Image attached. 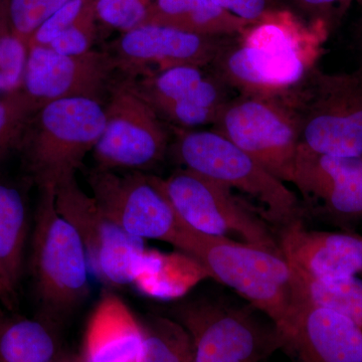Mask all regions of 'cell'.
I'll return each mask as SVG.
<instances>
[{"mask_svg": "<svg viewBox=\"0 0 362 362\" xmlns=\"http://www.w3.org/2000/svg\"><path fill=\"white\" fill-rule=\"evenodd\" d=\"M69 0H9L11 33L28 45L33 33Z\"/></svg>", "mask_w": 362, "mask_h": 362, "instance_id": "484cf974", "label": "cell"}, {"mask_svg": "<svg viewBox=\"0 0 362 362\" xmlns=\"http://www.w3.org/2000/svg\"><path fill=\"white\" fill-rule=\"evenodd\" d=\"M104 126V105L99 102L76 98L42 105L25 142L28 170L40 188L56 189L76 177Z\"/></svg>", "mask_w": 362, "mask_h": 362, "instance_id": "8992f818", "label": "cell"}, {"mask_svg": "<svg viewBox=\"0 0 362 362\" xmlns=\"http://www.w3.org/2000/svg\"><path fill=\"white\" fill-rule=\"evenodd\" d=\"M103 133L93 150L98 169L144 171L160 163L169 149L165 123L124 81L112 88Z\"/></svg>", "mask_w": 362, "mask_h": 362, "instance_id": "30bf717a", "label": "cell"}, {"mask_svg": "<svg viewBox=\"0 0 362 362\" xmlns=\"http://www.w3.org/2000/svg\"><path fill=\"white\" fill-rule=\"evenodd\" d=\"M279 247L299 275L335 280L362 274V235L308 230L302 220L282 226Z\"/></svg>", "mask_w": 362, "mask_h": 362, "instance_id": "e0dca14e", "label": "cell"}, {"mask_svg": "<svg viewBox=\"0 0 362 362\" xmlns=\"http://www.w3.org/2000/svg\"><path fill=\"white\" fill-rule=\"evenodd\" d=\"M42 102L28 93L0 100V149L18 134L21 124L39 110Z\"/></svg>", "mask_w": 362, "mask_h": 362, "instance_id": "f546056e", "label": "cell"}, {"mask_svg": "<svg viewBox=\"0 0 362 362\" xmlns=\"http://www.w3.org/2000/svg\"><path fill=\"white\" fill-rule=\"evenodd\" d=\"M356 47L357 54H358L359 66L358 69L362 70V18L357 23L356 33Z\"/></svg>", "mask_w": 362, "mask_h": 362, "instance_id": "e575fe53", "label": "cell"}, {"mask_svg": "<svg viewBox=\"0 0 362 362\" xmlns=\"http://www.w3.org/2000/svg\"><path fill=\"white\" fill-rule=\"evenodd\" d=\"M230 37H207L160 25L121 33L105 51L122 80L150 77L180 66H209Z\"/></svg>", "mask_w": 362, "mask_h": 362, "instance_id": "5bb4252c", "label": "cell"}, {"mask_svg": "<svg viewBox=\"0 0 362 362\" xmlns=\"http://www.w3.org/2000/svg\"><path fill=\"white\" fill-rule=\"evenodd\" d=\"M78 362H86V361H83V359L81 358V356H78Z\"/></svg>", "mask_w": 362, "mask_h": 362, "instance_id": "8d00e7d4", "label": "cell"}, {"mask_svg": "<svg viewBox=\"0 0 362 362\" xmlns=\"http://www.w3.org/2000/svg\"><path fill=\"white\" fill-rule=\"evenodd\" d=\"M124 82L175 129L213 127L233 98V90L211 66H175L150 77Z\"/></svg>", "mask_w": 362, "mask_h": 362, "instance_id": "4fadbf2b", "label": "cell"}, {"mask_svg": "<svg viewBox=\"0 0 362 362\" xmlns=\"http://www.w3.org/2000/svg\"><path fill=\"white\" fill-rule=\"evenodd\" d=\"M154 0H96L98 20L112 28L128 32L137 28Z\"/></svg>", "mask_w": 362, "mask_h": 362, "instance_id": "83f0119b", "label": "cell"}, {"mask_svg": "<svg viewBox=\"0 0 362 362\" xmlns=\"http://www.w3.org/2000/svg\"><path fill=\"white\" fill-rule=\"evenodd\" d=\"M144 343L140 362H194L187 330L170 316H149L141 321Z\"/></svg>", "mask_w": 362, "mask_h": 362, "instance_id": "d4e9b609", "label": "cell"}, {"mask_svg": "<svg viewBox=\"0 0 362 362\" xmlns=\"http://www.w3.org/2000/svg\"><path fill=\"white\" fill-rule=\"evenodd\" d=\"M170 317L189 335L194 362H262L284 349L276 326L250 308L197 298L176 305Z\"/></svg>", "mask_w": 362, "mask_h": 362, "instance_id": "52a82bcc", "label": "cell"}, {"mask_svg": "<svg viewBox=\"0 0 362 362\" xmlns=\"http://www.w3.org/2000/svg\"><path fill=\"white\" fill-rule=\"evenodd\" d=\"M11 33L9 0H0V37Z\"/></svg>", "mask_w": 362, "mask_h": 362, "instance_id": "836d02e7", "label": "cell"}, {"mask_svg": "<svg viewBox=\"0 0 362 362\" xmlns=\"http://www.w3.org/2000/svg\"><path fill=\"white\" fill-rule=\"evenodd\" d=\"M298 362H362V331L339 312L302 302L282 334Z\"/></svg>", "mask_w": 362, "mask_h": 362, "instance_id": "ac0fdd59", "label": "cell"}, {"mask_svg": "<svg viewBox=\"0 0 362 362\" xmlns=\"http://www.w3.org/2000/svg\"><path fill=\"white\" fill-rule=\"evenodd\" d=\"M144 332L141 320L111 289L98 300L88 319L81 358L86 362H140Z\"/></svg>", "mask_w": 362, "mask_h": 362, "instance_id": "d6986e66", "label": "cell"}, {"mask_svg": "<svg viewBox=\"0 0 362 362\" xmlns=\"http://www.w3.org/2000/svg\"><path fill=\"white\" fill-rule=\"evenodd\" d=\"M299 117L300 147L362 157V70L327 74L317 66L289 94Z\"/></svg>", "mask_w": 362, "mask_h": 362, "instance_id": "5b68a950", "label": "cell"}, {"mask_svg": "<svg viewBox=\"0 0 362 362\" xmlns=\"http://www.w3.org/2000/svg\"><path fill=\"white\" fill-rule=\"evenodd\" d=\"M89 1L69 0L33 33L28 40V47H49L59 35L73 25Z\"/></svg>", "mask_w": 362, "mask_h": 362, "instance_id": "1f68e13d", "label": "cell"}, {"mask_svg": "<svg viewBox=\"0 0 362 362\" xmlns=\"http://www.w3.org/2000/svg\"><path fill=\"white\" fill-rule=\"evenodd\" d=\"M78 356L77 357V359H76L75 362H78Z\"/></svg>", "mask_w": 362, "mask_h": 362, "instance_id": "74e56055", "label": "cell"}, {"mask_svg": "<svg viewBox=\"0 0 362 362\" xmlns=\"http://www.w3.org/2000/svg\"><path fill=\"white\" fill-rule=\"evenodd\" d=\"M296 275L301 302H309L339 312L354 321L362 331L361 279L354 276L335 280H317L299 275L297 272Z\"/></svg>", "mask_w": 362, "mask_h": 362, "instance_id": "cb8c5ba5", "label": "cell"}, {"mask_svg": "<svg viewBox=\"0 0 362 362\" xmlns=\"http://www.w3.org/2000/svg\"><path fill=\"white\" fill-rule=\"evenodd\" d=\"M221 8L250 25L259 23L270 14L288 8L283 0H213Z\"/></svg>", "mask_w": 362, "mask_h": 362, "instance_id": "d6a6232c", "label": "cell"}, {"mask_svg": "<svg viewBox=\"0 0 362 362\" xmlns=\"http://www.w3.org/2000/svg\"><path fill=\"white\" fill-rule=\"evenodd\" d=\"M354 0H283L292 13L308 25L321 26L327 32L330 25L346 11ZM296 14V16H297Z\"/></svg>", "mask_w": 362, "mask_h": 362, "instance_id": "4dcf8cb0", "label": "cell"}, {"mask_svg": "<svg viewBox=\"0 0 362 362\" xmlns=\"http://www.w3.org/2000/svg\"><path fill=\"white\" fill-rule=\"evenodd\" d=\"M289 183L312 209L337 220H362V157L325 156L299 147Z\"/></svg>", "mask_w": 362, "mask_h": 362, "instance_id": "2e32d148", "label": "cell"}, {"mask_svg": "<svg viewBox=\"0 0 362 362\" xmlns=\"http://www.w3.org/2000/svg\"><path fill=\"white\" fill-rule=\"evenodd\" d=\"M325 32L281 9L230 37L209 66L239 94L284 96L315 68Z\"/></svg>", "mask_w": 362, "mask_h": 362, "instance_id": "6da1fadb", "label": "cell"}, {"mask_svg": "<svg viewBox=\"0 0 362 362\" xmlns=\"http://www.w3.org/2000/svg\"><path fill=\"white\" fill-rule=\"evenodd\" d=\"M173 156L183 168L258 202L266 221L280 226L302 220L303 207L284 181L213 129H175Z\"/></svg>", "mask_w": 362, "mask_h": 362, "instance_id": "3957f363", "label": "cell"}, {"mask_svg": "<svg viewBox=\"0 0 362 362\" xmlns=\"http://www.w3.org/2000/svg\"><path fill=\"white\" fill-rule=\"evenodd\" d=\"M180 254L168 256L146 247L136 262L131 284L145 296H180L187 288L183 276L176 274L187 259V255Z\"/></svg>", "mask_w": 362, "mask_h": 362, "instance_id": "603a6c76", "label": "cell"}, {"mask_svg": "<svg viewBox=\"0 0 362 362\" xmlns=\"http://www.w3.org/2000/svg\"><path fill=\"white\" fill-rule=\"evenodd\" d=\"M54 202L59 214L78 233L90 270L98 280L109 288L131 284L136 262L146 249L144 240L119 228L76 177L54 189Z\"/></svg>", "mask_w": 362, "mask_h": 362, "instance_id": "7c38bea8", "label": "cell"}, {"mask_svg": "<svg viewBox=\"0 0 362 362\" xmlns=\"http://www.w3.org/2000/svg\"><path fill=\"white\" fill-rule=\"evenodd\" d=\"M211 129L289 183L300 147L299 117L289 94L233 97Z\"/></svg>", "mask_w": 362, "mask_h": 362, "instance_id": "ba28073f", "label": "cell"}, {"mask_svg": "<svg viewBox=\"0 0 362 362\" xmlns=\"http://www.w3.org/2000/svg\"><path fill=\"white\" fill-rule=\"evenodd\" d=\"M113 62L106 51L62 54L49 47H28L25 92L42 103L63 99H89L106 104L117 82Z\"/></svg>", "mask_w": 362, "mask_h": 362, "instance_id": "9a60e30c", "label": "cell"}, {"mask_svg": "<svg viewBox=\"0 0 362 362\" xmlns=\"http://www.w3.org/2000/svg\"><path fill=\"white\" fill-rule=\"evenodd\" d=\"M28 216L23 195L0 182V303L13 312L20 301Z\"/></svg>", "mask_w": 362, "mask_h": 362, "instance_id": "ffe728a7", "label": "cell"}, {"mask_svg": "<svg viewBox=\"0 0 362 362\" xmlns=\"http://www.w3.org/2000/svg\"><path fill=\"white\" fill-rule=\"evenodd\" d=\"M92 197L124 232L175 246L182 221L164 190L162 178L144 171L95 169L88 175Z\"/></svg>", "mask_w": 362, "mask_h": 362, "instance_id": "8fae6325", "label": "cell"}, {"mask_svg": "<svg viewBox=\"0 0 362 362\" xmlns=\"http://www.w3.org/2000/svg\"><path fill=\"white\" fill-rule=\"evenodd\" d=\"M30 268L39 315L52 322L59 325L89 295L87 255L74 226L57 209L54 188H40Z\"/></svg>", "mask_w": 362, "mask_h": 362, "instance_id": "277c9868", "label": "cell"}, {"mask_svg": "<svg viewBox=\"0 0 362 362\" xmlns=\"http://www.w3.org/2000/svg\"><path fill=\"white\" fill-rule=\"evenodd\" d=\"M96 0H90L84 11L70 28L49 45L62 54H81L90 52L97 35Z\"/></svg>", "mask_w": 362, "mask_h": 362, "instance_id": "4316f807", "label": "cell"}, {"mask_svg": "<svg viewBox=\"0 0 362 362\" xmlns=\"http://www.w3.org/2000/svg\"><path fill=\"white\" fill-rule=\"evenodd\" d=\"M162 183L178 218L192 230L281 252L258 209L230 188L187 168L162 178Z\"/></svg>", "mask_w": 362, "mask_h": 362, "instance_id": "9c48e42d", "label": "cell"}, {"mask_svg": "<svg viewBox=\"0 0 362 362\" xmlns=\"http://www.w3.org/2000/svg\"><path fill=\"white\" fill-rule=\"evenodd\" d=\"M59 324L42 316L0 317V362H49L61 352Z\"/></svg>", "mask_w": 362, "mask_h": 362, "instance_id": "7402d4cb", "label": "cell"}, {"mask_svg": "<svg viewBox=\"0 0 362 362\" xmlns=\"http://www.w3.org/2000/svg\"><path fill=\"white\" fill-rule=\"evenodd\" d=\"M141 25H160L207 37H233L249 23L221 8L213 0H154Z\"/></svg>", "mask_w": 362, "mask_h": 362, "instance_id": "44dd1931", "label": "cell"}, {"mask_svg": "<svg viewBox=\"0 0 362 362\" xmlns=\"http://www.w3.org/2000/svg\"><path fill=\"white\" fill-rule=\"evenodd\" d=\"M78 356H73V354H68L65 350H62L59 352L54 358L49 362H75Z\"/></svg>", "mask_w": 362, "mask_h": 362, "instance_id": "d590c367", "label": "cell"}, {"mask_svg": "<svg viewBox=\"0 0 362 362\" xmlns=\"http://www.w3.org/2000/svg\"><path fill=\"white\" fill-rule=\"evenodd\" d=\"M28 54V45L13 33L0 37V92L23 83Z\"/></svg>", "mask_w": 362, "mask_h": 362, "instance_id": "f1b7e54d", "label": "cell"}, {"mask_svg": "<svg viewBox=\"0 0 362 362\" xmlns=\"http://www.w3.org/2000/svg\"><path fill=\"white\" fill-rule=\"evenodd\" d=\"M173 247L265 314L281 335L289 327L301 300L296 272L282 252L204 235L183 223Z\"/></svg>", "mask_w": 362, "mask_h": 362, "instance_id": "7a4b0ae2", "label": "cell"}]
</instances>
